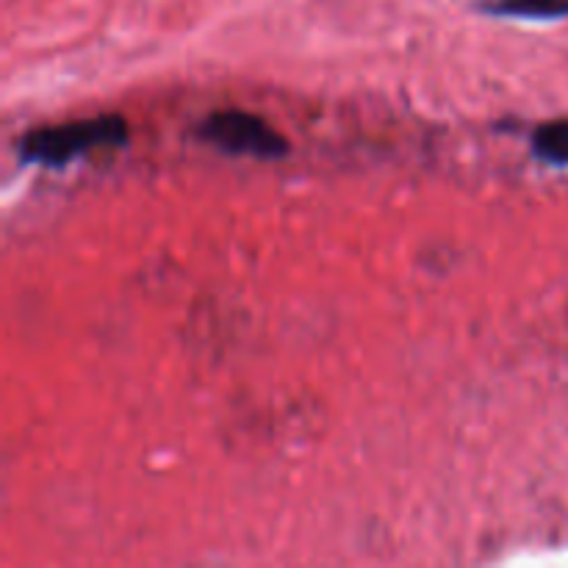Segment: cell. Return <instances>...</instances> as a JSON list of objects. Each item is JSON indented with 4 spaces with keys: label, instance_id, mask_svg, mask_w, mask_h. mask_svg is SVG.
Listing matches in <instances>:
<instances>
[{
    "label": "cell",
    "instance_id": "1",
    "mask_svg": "<svg viewBox=\"0 0 568 568\" xmlns=\"http://www.w3.org/2000/svg\"><path fill=\"white\" fill-rule=\"evenodd\" d=\"M128 139H131V131H128L125 116L100 114L28 131L17 142V155L26 164L59 170V166H67L70 161L81 159L92 150L122 148V144H128Z\"/></svg>",
    "mask_w": 568,
    "mask_h": 568
},
{
    "label": "cell",
    "instance_id": "2",
    "mask_svg": "<svg viewBox=\"0 0 568 568\" xmlns=\"http://www.w3.org/2000/svg\"><path fill=\"white\" fill-rule=\"evenodd\" d=\"M197 136L222 153L253 155V159H283L292 150L288 139L264 116L242 109H222L209 114L197 125Z\"/></svg>",
    "mask_w": 568,
    "mask_h": 568
},
{
    "label": "cell",
    "instance_id": "4",
    "mask_svg": "<svg viewBox=\"0 0 568 568\" xmlns=\"http://www.w3.org/2000/svg\"><path fill=\"white\" fill-rule=\"evenodd\" d=\"M532 153L552 166H568V120H549L532 133Z\"/></svg>",
    "mask_w": 568,
    "mask_h": 568
},
{
    "label": "cell",
    "instance_id": "3",
    "mask_svg": "<svg viewBox=\"0 0 568 568\" xmlns=\"http://www.w3.org/2000/svg\"><path fill=\"white\" fill-rule=\"evenodd\" d=\"M477 9L491 17L564 20V17H568V0H477Z\"/></svg>",
    "mask_w": 568,
    "mask_h": 568
}]
</instances>
